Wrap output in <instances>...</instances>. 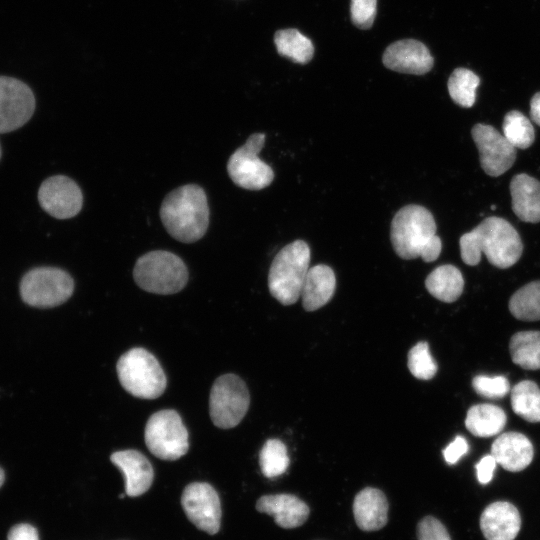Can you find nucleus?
Masks as SVG:
<instances>
[{"mask_svg":"<svg viewBox=\"0 0 540 540\" xmlns=\"http://www.w3.org/2000/svg\"><path fill=\"white\" fill-rule=\"evenodd\" d=\"M432 213L420 205L402 207L391 222L390 237L395 253L402 259L421 257L424 262L435 261L442 250L436 235Z\"/></svg>","mask_w":540,"mask_h":540,"instance_id":"nucleus-1","label":"nucleus"},{"mask_svg":"<svg viewBox=\"0 0 540 540\" xmlns=\"http://www.w3.org/2000/svg\"><path fill=\"white\" fill-rule=\"evenodd\" d=\"M160 217L176 240L193 243L201 239L209 225V207L203 188L187 184L171 191L161 204Z\"/></svg>","mask_w":540,"mask_h":540,"instance_id":"nucleus-2","label":"nucleus"},{"mask_svg":"<svg viewBox=\"0 0 540 540\" xmlns=\"http://www.w3.org/2000/svg\"><path fill=\"white\" fill-rule=\"evenodd\" d=\"M310 248L303 240L284 246L274 257L268 275L271 295L283 305L294 304L301 295L309 269Z\"/></svg>","mask_w":540,"mask_h":540,"instance_id":"nucleus-3","label":"nucleus"},{"mask_svg":"<svg viewBox=\"0 0 540 540\" xmlns=\"http://www.w3.org/2000/svg\"><path fill=\"white\" fill-rule=\"evenodd\" d=\"M136 284L143 290L168 295L181 291L188 281V270L177 255L164 250L139 257L133 269Z\"/></svg>","mask_w":540,"mask_h":540,"instance_id":"nucleus-4","label":"nucleus"},{"mask_svg":"<svg viewBox=\"0 0 540 540\" xmlns=\"http://www.w3.org/2000/svg\"><path fill=\"white\" fill-rule=\"evenodd\" d=\"M121 386L141 399H156L166 389L165 373L154 355L144 348L125 352L116 365Z\"/></svg>","mask_w":540,"mask_h":540,"instance_id":"nucleus-5","label":"nucleus"},{"mask_svg":"<svg viewBox=\"0 0 540 540\" xmlns=\"http://www.w3.org/2000/svg\"><path fill=\"white\" fill-rule=\"evenodd\" d=\"M74 291V281L57 267H35L24 274L19 292L23 302L31 307L52 308L66 302Z\"/></svg>","mask_w":540,"mask_h":540,"instance_id":"nucleus-6","label":"nucleus"},{"mask_svg":"<svg viewBox=\"0 0 540 540\" xmlns=\"http://www.w3.org/2000/svg\"><path fill=\"white\" fill-rule=\"evenodd\" d=\"M250 405L245 382L235 374L219 376L210 392L209 412L213 424L221 429L237 426Z\"/></svg>","mask_w":540,"mask_h":540,"instance_id":"nucleus-7","label":"nucleus"},{"mask_svg":"<svg viewBox=\"0 0 540 540\" xmlns=\"http://www.w3.org/2000/svg\"><path fill=\"white\" fill-rule=\"evenodd\" d=\"M144 437L149 451L162 460H177L189 449L188 431L180 415L172 409L152 414Z\"/></svg>","mask_w":540,"mask_h":540,"instance_id":"nucleus-8","label":"nucleus"},{"mask_svg":"<svg viewBox=\"0 0 540 540\" xmlns=\"http://www.w3.org/2000/svg\"><path fill=\"white\" fill-rule=\"evenodd\" d=\"M481 252L490 264L505 269L514 265L522 255L523 245L516 229L505 219L485 218L474 228Z\"/></svg>","mask_w":540,"mask_h":540,"instance_id":"nucleus-9","label":"nucleus"},{"mask_svg":"<svg viewBox=\"0 0 540 540\" xmlns=\"http://www.w3.org/2000/svg\"><path fill=\"white\" fill-rule=\"evenodd\" d=\"M264 143L265 135L254 133L230 156L227 172L237 186L247 190H260L273 181L272 168L258 157Z\"/></svg>","mask_w":540,"mask_h":540,"instance_id":"nucleus-10","label":"nucleus"},{"mask_svg":"<svg viewBox=\"0 0 540 540\" xmlns=\"http://www.w3.org/2000/svg\"><path fill=\"white\" fill-rule=\"evenodd\" d=\"M35 106L34 93L26 83L17 78L0 76V134L26 124Z\"/></svg>","mask_w":540,"mask_h":540,"instance_id":"nucleus-11","label":"nucleus"},{"mask_svg":"<svg viewBox=\"0 0 540 540\" xmlns=\"http://www.w3.org/2000/svg\"><path fill=\"white\" fill-rule=\"evenodd\" d=\"M181 504L188 519L200 530L213 535L219 531L221 504L218 493L208 483L194 482L187 485Z\"/></svg>","mask_w":540,"mask_h":540,"instance_id":"nucleus-12","label":"nucleus"},{"mask_svg":"<svg viewBox=\"0 0 540 540\" xmlns=\"http://www.w3.org/2000/svg\"><path fill=\"white\" fill-rule=\"evenodd\" d=\"M471 134L479 151L481 167L486 174L500 176L514 164L516 148L493 126L476 124Z\"/></svg>","mask_w":540,"mask_h":540,"instance_id":"nucleus-13","label":"nucleus"},{"mask_svg":"<svg viewBox=\"0 0 540 540\" xmlns=\"http://www.w3.org/2000/svg\"><path fill=\"white\" fill-rule=\"evenodd\" d=\"M41 208L57 219L76 216L83 205L80 187L71 178L55 175L44 180L38 190Z\"/></svg>","mask_w":540,"mask_h":540,"instance_id":"nucleus-14","label":"nucleus"},{"mask_svg":"<svg viewBox=\"0 0 540 540\" xmlns=\"http://www.w3.org/2000/svg\"><path fill=\"white\" fill-rule=\"evenodd\" d=\"M382 62L388 69L399 73L423 75L432 69L434 59L422 42L404 39L386 48Z\"/></svg>","mask_w":540,"mask_h":540,"instance_id":"nucleus-15","label":"nucleus"},{"mask_svg":"<svg viewBox=\"0 0 540 540\" xmlns=\"http://www.w3.org/2000/svg\"><path fill=\"white\" fill-rule=\"evenodd\" d=\"M111 462L125 477V492L130 497L144 494L152 485L154 471L149 460L137 450H122L111 454Z\"/></svg>","mask_w":540,"mask_h":540,"instance_id":"nucleus-16","label":"nucleus"},{"mask_svg":"<svg viewBox=\"0 0 540 540\" xmlns=\"http://www.w3.org/2000/svg\"><path fill=\"white\" fill-rule=\"evenodd\" d=\"M520 527V514L509 502L491 503L480 517V528L486 540H514Z\"/></svg>","mask_w":540,"mask_h":540,"instance_id":"nucleus-17","label":"nucleus"},{"mask_svg":"<svg viewBox=\"0 0 540 540\" xmlns=\"http://www.w3.org/2000/svg\"><path fill=\"white\" fill-rule=\"evenodd\" d=\"M256 509L274 518L285 529L301 526L309 516L307 504L292 494H272L260 497Z\"/></svg>","mask_w":540,"mask_h":540,"instance_id":"nucleus-18","label":"nucleus"},{"mask_svg":"<svg viewBox=\"0 0 540 540\" xmlns=\"http://www.w3.org/2000/svg\"><path fill=\"white\" fill-rule=\"evenodd\" d=\"M491 455L497 464L510 472L524 470L533 459L530 440L518 432H505L492 443Z\"/></svg>","mask_w":540,"mask_h":540,"instance_id":"nucleus-19","label":"nucleus"},{"mask_svg":"<svg viewBox=\"0 0 540 540\" xmlns=\"http://www.w3.org/2000/svg\"><path fill=\"white\" fill-rule=\"evenodd\" d=\"M353 514L357 526L363 531L383 528L388 520L386 496L379 489L364 488L354 498Z\"/></svg>","mask_w":540,"mask_h":540,"instance_id":"nucleus-20","label":"nucleus"},{"mask_svg":"<svg viewBox=\"0 0 540 540\" xmlns=\"http://www.w3.org/2000/svg\"><path fill=\"white\" fill-rule=\"evenodd\" d=\"M512 209L524 222H540V182L527 174L515 175L510 182Z\"/></svg>","mask_w":540,"mask_h":540,"instance_id":"nucleus-21","label":"nucleus"},{"mask_svg":"<svg viewBox=\"0 0 540 540\" xmlns=\"http://www.w3.org/2000/svg\"><path fill=\"white\" fill-rule=\"evenodd\" d=\"M336 288V277L333 270L323 264L308 269L301 295L303 307L306 311H314L332 298Z\"/></svg>","mask_w":540,"mask_h":540,"instance_id":"nucleus-22","label":"nucleus"},{"mask_svg":"<svg viewBox=\"0 0 540 540\" xmlns=\"http://www.w3.org/2000/svg\"><path fill=\"white\" fill-rule=\"evenodd\" d=\"M506 421L507 417L502 408L484 403L470 407L465 426L474 436L491 437L504 429Z\"/></svg>","mask_w":540,"mask_h":540,"instance_id":"nucleus-23","label":"nucleus"},{"mask_svg":"<svg viewBox=\"0 0 540 540\" xmlns=\"http://www.w3.org/2000/svg\"><path fill=\"white\" fill-rule=\"evenodd\" d=\"M425 286L436 299L451 303L462 294L464 279L460 270L453 265H441L426 278Z\"/></svg>","mask_w":540,"mask_h":540,"instance_id":"nucleus-24","label":"nucleus"},{"mask_svg":"<svg viewBox=\"0 0 540 540\" xmlns=\"http://www.w3.org/2000/svg\"><path fill=\"white\" fill-rule=\"evenodd\" d=\"M512 361L528 370L540 369V331L515 333L509 344Z\"/></svg>","mask_w":540,"mask_h":540,"instance_id":"nucleus-25","label":"nucleus"},{"mask_svg":"<svg viewBox=\"0 0 540 540\" xmlns=\"http://www.w3.org/2000/svg\"><path fill=\"white\" fill-rule=\"evenodd\" d=\"M274 43L278 53L295 63L305 64L314 55L311 40L296 29L278 30L274 35Z\"/></svg>","mask_w":540,"mask_h":540,"instance_id":"nucleus-26","label":"nucleus"},{"mask_svg":"<svg viewBox=\"0 0 540 540\" xmlns=\"http://www.w3.org/2000/svg\"><path fill=\"white\" fill-rule=\"evenodd\" d=\"M513 411L524 420L540 422V389L530 380L517 383L511 390Z\"/></svg>","mask_w":540,"mask_h":540,"instance_id":"nucleus-27","label":"nucleus"},{"mask_svg":"<svg viewBox=\"0 0 540 540\" xmlns=\"http://www.w3.org/2000/svg\"><path fill=\"white\" fill-rule=\"evenodd\" d=\"M509 310L519 320H540V281L530 282L517 290L509 301Z\"/></svg>","mask_w":540,"mask_h":540,"instance_id":"nucleus-28","label":"nucleus"},{"mask_svg":"<svg viewBox=\"0 0 540 540\" xmlns=\"http://www.w3.org/2000/svg\"><path fill=\"white\" fill-rule=\"evenodd\" d=\"M480 78L471 70L456 68L449 77L447 86L451 99L461 107L470 108L476 100V89Z\"/></svg>","mask_w":540,"mask_h":540,"instance_id":"nucleus-29","label":"nucleus"},{"mask_svg":"<svg viewBox=\"0 0 540 540\" xmlns=\"http://www.w3.org/2000/svg\"><path fill=\"white\" fill-rule=\"evenodd\" d=\"M503 135L515 147L526 149L535 139L534 128L530 120L520 111H509L503 120Z\"/></svg>","mask_w":540,"mask_h":540,"instance_id":"nucleus-30","label":"nucleus"},{"mask_svg":"<svg viewBox=\"0 0 540 540\" xmlns=\"http://www.w3.org/2000/svg\"><path fill=\"white\" fill-rule=\"evenodd\" d=\"M290 460L285 444L279 439H269L259 453V464L263 475L274 478L283 474Z\"/></svg>","mask_w":540,"mask_h":540,"instance_id":"nucleus-31","label":"nucleus"},{"mask_svg":"<svg viewBox=\"0 0 540 540\" xmlns=\"http://www.w3.org/2000/svg\"><path fill=\"white\" fill-rule=\"evenodd\" d=\"M408 368L417 379L429 380L437 372V365L430 354L427 342H418L408 353Z\"/></svg>","mask_w":540,"mask_h":540,"instance_id":"nucleus-32","label":"nucleus"},{"mask_svg":"<svg viewBox=\"0 0 540 540\" xmlns=\"http://www.w3.org/2000/svg\"><path fill=\"white\" fill-rule=\"evenodd\" d=\"M472 386L477 394L489 399L505 397L510 392V384L505 376L490 377L486 375L475 376Z\"/></svg>","mask_w":540,"mask_h":540,"instance_id":"nucleus-33","label":"nucleus"},{"mask_svg":"<svg viewBox=\"0 0 540 540\" xmlns=\"http://www.w3.org/2000/svg\"><path fill=\"white\" fill-rule=\"evenodd\" d=\"M377 0H351L350 12L353 24L360 29L373 25L376 16Z\"/></svg>","mask_w":540,"mask_h":540,"instance_id":"nucleus-34","label":"nucleus"},{"mask_svg":"<svg viewBox=\"0 0 540 540\" xmlns=\"http://www.w3.org/2000/svg\"><path fill=\"white\" fill-rule=\"evenodd\" d=\"M418 540H451L445 526L432 516L424 517L417 525Z\"/></svg>","mask_w":540,"mask_h":540,"instance_id":"nucleus-35","label":"nucleus"},{"mask_svg":"<svg viewBox=\"0 0 540 540\" xmlns=\"http://www.w3.org/2000/svg\"><path fill=\"white\" fill-rule=\"evenodd\" d=\"M460 253L463 262L470 266L477 265L481 260V249L475 230L463 234L459 240Z\"/></svg>","mask_w":540,"mask_h":540,"instance_id":"nucleus-36","label":"nucleus"},{"mask_svg":"<svg viewBox=\"0 0 540 540\" xmlns=\"http://www.w3.org/2000/svg\"><path fill=\"white\" fill-rule=\"evenodd\" d=\"M469 450L466 439L456 436L455 439L443 450V456L448 464H455Z\"/></svg>","mask_w":540,"mask_h":540,"instance_id":"nucleus-37","label":"nucleus"},{"mask_svg":"<svg viewBox=\"0 0 540 540\" xmlns=\"http://www.w3.org/2000/svg\"><path fill=\"white\" fill-rule=\"evenodd\" d=\"M496 465L497 462L491 454L481 458L475 466L479 483L487 484L492 480Z\"/></svg>","mask_w":540,"mask_h":540,"instance_id":"nucleus-38","label":"nucleus"},{"mask_svg":"<svg viewBox=\"0 0 540 540\" xmlns=\"http://www.w3.org/2000/svg\"><path fill=\"white\" fill-rule=\"evenodd\" d=\"M7 540H39L37 530L29 524H18L13 526Z\"/></svg>","mask_w":540,"mask_h":540,"instance_id":"nucleus-39","label":"nucleus"},{"mask_svg":"<svg viewBox=\"0 0 540 540\" xmlns=\"http://www.w3.org/2000/svg\"><path fill=\"white\" fill-rule=\"evenodd\" d=\"M530 115L532 120L540 126V92L534 94L530 102Z\"/></svg>","mask_w":540,"mask_h":540,"instance_id":"nucleus-40","label":"nucleus"},{"mask_svg":"<svg viewBox=\"0 0 540 540\" xmlns=\"http://www.w3.org/2000/svg\"><path fill=\"white\" fill-rule=\"evenodd\" d=\"M5 479V474L3 469L0 467V487L3 485Z\"/></svg>","mask_w":540,"mask_h":540,"instance_id":"nucleus-41","label":"nucleus"},{"mask_svg":"<svg viewBox=\"0 0 540 540\" xmlns=\"http://www.w3.org/2000/svg\"><path fill=\"white\" fill-rule=\"evenodd\" d=\"M1 156H2V149H1V146H0V159H1Z\"/></svg>","mask_w":540,"mask_h":540,"instance_id":"nucleus-42","label":"nucleus"}]
</instances>
